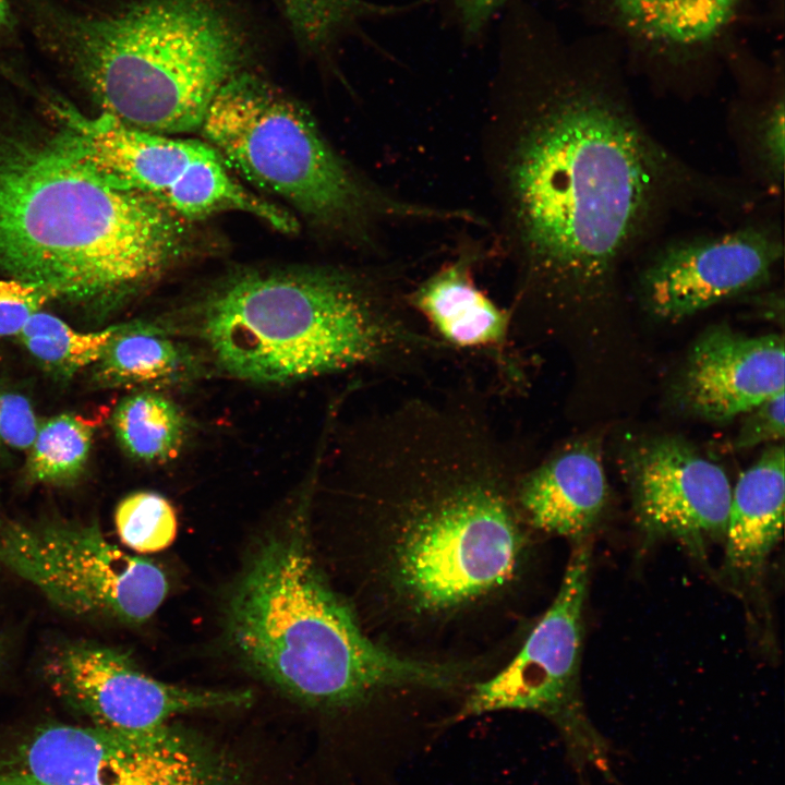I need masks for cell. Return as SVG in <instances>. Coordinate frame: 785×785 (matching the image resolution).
Wrapping results in <instances>:
<instances>
[{"label":"cell","instance_id":"12","mask_svg":"<svg viewBox=\"0 0 785 785\" xmlns=\"http://www.w3.org/2000/svg\"><path fill=\"white\" fill-rule=\"evenodd\" d=\"M51 688L95 726L137 734L157 729L174 715L238 706L250 691L191 689L141 672L122 652L73 643L55 652L45 666Z\"/></svg>","mask_w":785,"mask_h":785},{"label":"cell","instance_id":"6","mask_svg":"<svg viewBox=\"0 0 785 785\" xmlns=\"http://www.w3.org/2000/svg\"><path fill=\"white\" fill-rule=\"evenodd\" d=\"M27 2L41 44L102 113L149 132L200 130L246 56L242 29L215 0H134L104 13Z\"/></svg>","mask_w":785,"mask_h":785},{"label":"cell","instance_id":"19","mask_svg":"<svg viewBox=\"0 0 785 785\" xmlns=\"http://www.w3.org/2000/svg\"><path fill=\"white\" fill-rule=\"evenodd\" d=\"M116 785H239L235 766L200 735L166 724L142 733Z\"/></svg>","mask_w":785,"mask_h":785},{"label":"cell","instance_id":"1","mask_svg":"<svg viewBox=\"0 0 785 785\" xmlns=\"http://www.w3.org/2000/svg\"><path fill=\"white\" fill-rule=\"evenodd\" d=\"M483 154L514 270L512 326L538 306L603 298L672 218L742 213L753 197L674 154L604 75L511 47L494 77Z\"/></svg>","mask_w":785,"mask_h":785},{"label":"cell","instance_id":"9","mask_svg":"<svg viewBox=\"0 0 785 785\" xmlns=\"http://www.w3.org/2000/svg\"><path fill=\"white\" fill-rule=\"evenodd\" d=\"M52 108L97 171L184 221L239 210L279 232L298 230L290 212L247 189L206 141L141 130L107 113L85 117L67 104Z\"/></svg>","mask_w":785,"mask_h":785},{"label":"cell","instance_id":"21","mask_svg":"<svg viewBox=\"0 0 785 785\" xmlns=\"http://www.w3.org/2000/svg\"><path fill=\"white\" fill-rule=\"evenodd\" d=\"M621 22L655 45L687 48L720 34L738 0H613Z\"/></svg>","mask_w":785,"mask_h":785},{"label":"cell","instance_id":"2","mask_svg":"<svg viewBox=\"0 0 785 785\" xmlns=\"http://www.w3.org/2000/svg\"><path fill=\"white\" fill-rule=\"evenodd\" d=\"M354 445L376 581L402 614L454 616L515 580L528 547L516 502L526 467L484 388L470 378L376 409Z\"/></svg>","mask_w":785,"mask_h":785},{"label":"cell","instance_id":"4","mask_svg":"<svg viewBox=\"0 0 785 785\" xmlns=\"http://www.w3.org/2000/svg\"><path fill=\"white\" fill-rule=\"evenodd\" d=\"M382 270L250 271L202 302L196 330L235 378L283 384L348 371L408 378L457 361Z\"/></svg>","mask_w":785,"mask_h":785},{"label":"cell","instance_id":"25","mask_svg":"<svg viewBox=\"0 0 785 785\" xmlns=\"http://www.w3.org/2000/svg\"><path fill=\"white\" fill-rule=\"evenodd\" d=\"M111 330L112 326L99 331H77L40 310L26 322L17 337L48 371L71 376L99 360Z\"/></svg>","mask_w":785,"mask_h":785},{"label":"cell","instance_id":"27","mask_svg":"<svg viewBox=\"0 0 785 785\" xmlns=\"http://www.w3.org/2000/svg\"><path fill=\"white\" fill-rule=\"evenodd\" d=\"M117 531L122 542L138 552L165 550L177 534V516L162 495L141 491L124 497L114 512Z\"/></svg>","mask_w":785,"mask_h":785},{"label":"cell","instance_id":"28","mask_svg":"<svg viewBox=\"0 0 785 785\" xmlns=\"http://www.w3.org/2000/svg\"><path fill=\"white\" fill-rule=\"evenodd\" d=\"M52 299L43 286L20 279H0V337L19 336L26 322Z\"/></svg>","mask_w":785,"mask_h":785},{"label":"cell","instance_id":"10","mask_svg":"<svg viewBox=\"0 0 785 785\" xmlns=\"http://www.w3.org/2000/svg\"><path fill=\"white\" fill-rule=\"evenodd\" d=\"M0 560L60 608L142 623L168 592L164 571L109 543L97 526H8Z\"/></svg>","mask_w":785,"mask_h":785},{"label":"cell","instance_id":"11","mask_svg":"<svg viewBox=\"0 0 785 785\" xmlns=\"http://www.w3.org/2000/svg\"><path fill=\"white\" fill-rule=\"evenodd\" d=\"M783 256L782 225L775 218L665 239L647 252L640 297L653 315L679 321L766 285Z\"/></svg>","mask_w":785,"mask_h":785},{"label":"cell","instance_id":"23","mask_svg":"<svg viewBox=\"0 0 785 785\" xmlns=\"http://www.w3.org/2000/svg\"><path fill=\"white\" fill-rule=\"evenodd\" d=\"M732 131L750 177L772 196L782 192L785 166V101L781 89L730 113Z\"/></svg>","mask_w":785,"mask_h":785},{"label":"cell","instance_id":"13","mask_svg":"<svg viewBox=\"0 0 785 785\" xmlns=\"http://www.w3.org/2000/svg\"><path fill=\"white\" fill-rule=\"evenodd\" d=\"M623 471L648 539H672L695 554L723 540L733 488L721 466L679 438L655 437L628 450Z\"/></svg>","mask_w":785,"mask_h":785},{"label":"cell","instance_id":"8","mask_svg":"<svg viewBox=\"0 0 785 785\" xmlns=\"http://www.w3.org/2000/svg\"><path fill=\"white\" fill-rule=\"evenodd\" d=\"M590 571V542H577L554 600L522 647L504 668L474 684L445 724L500 711L535 713L554 724L578 768L609 770V747L587 716L579 688Z\"/></svg>","mask_w":785,"mask_h":785},{"label":"cell","instance_id":"30","mask_svg":"<svg viewBox=\"0 0 785 785\" xmlns=\"http://www.w3.org/2000/svg\"><path fill=\"white\" fill-rule=\"evenodd\" d=\"M784 391L763 401L748 413L736 437L735 449H747L763 443L777 442L784 437Z\"/></svg>","mask_w":785,"mask_h":785},{"label":"cell","instance_id":"18","mask_svg":"<svg viewBox=\"0 0 785 785\" xmlns=\"http://www.w3.org/2000/svg\"><path fill=\"white\" fill-rule=\"evenodd\" d=\"M140 734L95 725L46 726L22 746L10 770L39 785H109Z\"/></svg>","mask_w":785,"mask_h":785},{"label":"cell","instance_id":"5","mask_svg":"<svg viewBox=\"0 0 785 785\" xmlns=\"http://www.w3.org/2000/svg\"><path fill=\"white\" fill-rule=\"evenodd\" d=\"M227 627L254 673L313 708L350 709L394 690L446 691L463 680L460 665L406 656L367 637L299 526L257 550L230 596Z\"/></svg>","mask_w":785,"mask_h":785},{"label":"cell","instance_id":"20","mask_svg":"<svg viewBox=\"0 0 785 785\" xmlns=\"http://www.w3.org/2000/svg\"><path fill=\"white\" fill-rule=\"evenodd\" d=\"M95 377L105 387L159 388L189 381L197 373L191 349L165 328L145 322L112 326Z\"/></svg>","mask_w":785,"mask_h":785},{"label":"cell","instance_id":"7","mask_svg":"<svg viewBox=\"0 0 785 785\" xmlns=\"http://www.w3.org/2000/svg\"><path fill=\"white\" fill-rule=\"evenodd\" d=\"M200 130L239 179L363 245H374L385 225L457 218L360 177L303 108L254 74L240 71L220 88Z\"/></svg>","mask_w":785,"mask_h":785},{"label":"cell","instance_id":"29","mask_svg":"<svg viewBox=\"0 0 785 785\" xmlns=\"http://www.w3.org/2000/svg\"><path fill=\"white\" fill-rule=\"evenodd\" d=\"M38 426L29 401L0 387V452L28 450Z\"/></svg>","mask_w":785,"mask_h":785},{"label":"cell","instance_id":"16","mask_svg":"<svg viewBox=\"0 0 785 785\" xmlns=\"http://www.w3.org/2000/svg\"><path fill=\"white\" fill-rule=\"evenodd\" d=\"M607 498L600 455L584 442L564 446L540 463L526 467L516 485V502L526 524L573 543L588 540Z\"/></svg>","mask_w":785,"mask_h":785},{"label":"cell","instance_id":"26","mask_svg":"<svg viewBox=\"0 0 785 785\" xmlns=\"http://www.w3.org/2000/svg\"><path fill=\"white\" fill-rule=\"evenodd\" d=\"M94 425L77 414L63 413L39 425L29 447L28 471L43 483H62L84 469Z\"/></svg>","mask_w":785,"mask_h":785},{"label":"cell","instance_id":"31","mask_svg":"<svg viewBox=\"0 0 785 785\" xmlns=\"http://www.w3.org/2000/svg\"><path fill=\"white\" fill-rule=\"evenodd\" d=\"M12 11L8 0H0V32L9 28L12 23Z\"/></svg>","mask_w":785,"mask_h":785},{"label":"cell","instance_id":"22","mask_svg":"<svg viewBox=\"0 0 785 785\" xmlns=\"http://www.w3.org/2000/svg\"><path fill=\"white\" fill-rule=\"evenodd\" d=\"M113 431L122 449L146 463L178 457L188 433L180 408L166 396L144 389L123 398L113 413Z\"/></svg>","mask_w":785,"mask_h":785},{"label":"cell","instance_id":"15","mask_svg":"<svg viewBox=\"0 0 785 785\" xmlns=\"http://www.w3.org/2000/svg\"><path fill=\"white\" fill-rule=\"evenodd\" d=\"M781 335H741L727 326L704 331L691 347L678 384L686 409L713 422L746 414L784 391Z\"/></svg>","mask_w":785,"mask_h":785},{"label":"cell","instance_id":"14","mask_svg":"<svg viewBox=\"0 0 785 785\" xmlns=\"http://www.w3.org/2000/svg\"><path fill=\"white\" fill-rule=\"evenodd\" d=\"M481 252L463 247L452 259L406 291V302L428 331L458 358L479 361L493 389L523 392L528 366L514 336L508 307L497 305L475 281Z\"/></svg>","mask_w":785,"mask_h":785},{"label":"cell","instance_id":"32","mask_svg":"<svg viewBox=\"0 0 785 785\" xmlns=\"http://www.w3.org/2000/svg\"><path fill=\"white\" fill-rule=\"evenodd\" d=\"M2 648H3V644H2V642H1V640H0V657H1V654H2Z\"/></svg>","mask_w":785,"mask_h":785},{"label":"cell","instance_id":"17","mask_svg":"<svg viewBox=\"0 0 785 785\" xmlns=\"http://www.w3.org/2000/svg\"><path fill=\"white\" fill-rule=\"evenodd\" d=\"M784 447L771 446L744 471L734 488L724 533V570L735 581L759 580L783 535Z\"/></svg>","mask_w":785,"mask_h":785},{"label":"cell","instance_id":"24","mask_svg":"<svg viewBox=\"0 0 785 785\" xmlns=\"http://www.w3.org/2000/svg\"><path fill=\"white\" fill-rule=\"evenodd\" d=\"M298 39L325 49L367 22L394 16V4L370 0H276Z\"/></svg>","mask_w":785,"mask_h":785},{"label":"cell","instance_id":"3","mask_svg":"<svg viewBox=\"0 0 785 785\" xmlns=\"http://www.w3.org/2000/svg\"><path fill=\"white\" fill-rule=\"evenodd\" d=\"M184 220L117 185L70 132L0 121V274L53 298L114 302L180 255Z\"/></svg>","mask_w":785,"mask_h":785}]
</instances>
